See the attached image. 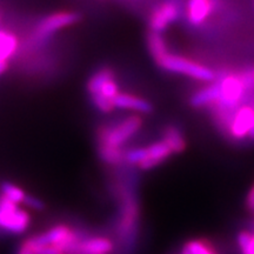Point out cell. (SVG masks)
<instances>
[{"label": "cell", "mask_w": 254, "mask_h": 254, "mask_svg": "<svg viewBox=\"0 0 254 254\" xmlns=\"http://www.w3.org/2000/svg\"><path fill=\"white\" fill-rule=\"evenodd\" d=\"M163 141L168 146L172 154H182L186 151L187 141L179 127L170 125L164 129Z\"/></svg>", "instance_id": "cell-13"}, {"label": "cell", "mask_w": 254, "mask_h": 254, "mask_svg": "<svg viewBox=\"0 0 254 254\" xmlns=\"http://www.w3.org/2000/svg\"><path fill=\"white\" fill-rule=\"evenodd\" d=\"M227 133L233 140L250 139L254 141V107L240 106L232 119Z\"/></svg>", "instance_id": "cell-6"}, {"label": "cell", "mask_w": 254, "mask_h": 254, "mask_svg": "<svg viewBox=\"0 0 254 254\" xmlns=\"http://www.w3.org/2000/svg\"><path fill=\"white\" fill-rule=\"evenodd\" d=\"M86 90L98 111L101 113H111L114 110L113 100L120 92L112 68L97 69L88 79Z\"/></svg>", "instance_id": "cell-1"}, {"label": "cell", "mask_w": 254, "mask_h": 254, "mask_svg": "<svg viewBox=\"0 0 254 254\" xmlns=\"http://www.w3.org/2000/svg\"><path fill=\"white\" fill-rule=\"evenodd\" d=\"M30 222L26 211L4 195L0 196V230L9 234H21L26 232Z\"/></svg>", "instance_id": "cell-4"}, {"label": "cell", "mask_w": 254, "mask_h": 254, "mask_svg": "<svg viewBox=\"0 0 254 254\" xmlns=\"http://www.w3.org/2000/svg\"><path fill=\"white\" fill-rule=\"evenodd\" d=\"M114 109L132 111V112L148 114L153 111V106L148 100L129 93H119L113 100Z\"/></svg>", "instance_id": "cell-11"}, {"label": "cell", "mask_w": 254, "mask_h": 254, "mask_svg": "<svg viewBox=\"0 0 254 254\" xmlns=\"http://www.w3.org/2000/svg\"><path fill=\"white\" fill-rule=\"evenodd\" d=\"M19 40L12 32L0 30V62H7L17 53Z\"/></svg>", "instance_id": "cell-14"}, {"label": "cell", "mask_w": 254, "mask_h": 254, "mask_svg": "<svg viewBox=\"0 0 254 254\" xmlns=\"http://www.w3.org/2000/svg\"><path fill=\"white\" fill-rule=\"evenodd\" d=\"M213 9V0H189L186 8L187 21L194 27L201 26L212 14Z\"/></svg>", "instance_id": "cell-9"}, {"label": "cell", "mask_w": 254, "mask_h": 254, "mask_svg": "<svg viewBox=\"0 0 254 254\" xmlns=\"http://www.w3.org/2000/svg\"><path fill=\"white\" fill-rule=\"evenodd\" d=\"M98 152H99L101 160L109 165L122 164L124 161V155H125V152L123 150L105 147V146H98Z\"/></svg>", "instance_id": "cell-18"}, {"label": "cell", "mask_w": 254, "mask_h": 254, "mask_svg": "<svg viewBox=\"0 0 254 254\" xmlns=\"http://www.w3.org/2000/svg\"><path fill=\"white\" fill-rule=\"evenodd\" d=\"M8 68V63L7 62H0V77H1L4 73L7 71Z\"/></svg>", "instance_id": "cell-21"}, {"label": "cell", "mask_w": 254, "mask_h": 254, "mask_svg": "<svg viewBox=\"0 0 254 254\" xmlns=\"http://www.w3.org/2000/svg\"><path fill=\"white\" fill-rule=\"evenodd\" d=\"M245 206L247 211H250L251 213H254V184L251 186L249 192H247V195L245 199Z\"/></svg>", "instance_id": "cell-20"}, {"label": "cell", "mask_w": 254, "mask_h": 254, "mask_svg": "<svg viewBox=\"0 0 254 254\" xmlns=\"http://www.w3.org/2000/svg\"><path fill=\"white\" fill-rule=\"evenodd\" d=\"M23 204L27 206L28 208L34 209V211H43V209H45V204H44L43 200L32 194H26V198H25Z\"/></svg>", "instance_id": "cell-19"}, {"label": "cell", "mask_w": 254, "mask_h": 254, "mask_svg": "<svg viewBox=\"0 0 254 254\" xmlns=\"http://www.w3.org/2000/svg\"><path fill=\"white\" fill-rule=\"evenodd\" d=\"M171 155H173L172 152L163 140L155 141L153 144L142 147V160L138 167L144 171L152 170L168 160Z\"/></svg>", "instance_id": "cell-8"}, {"label": "cell", "mask_w": 254, "mask_h": 254, "mask_svg": "<svg viewBox=\"0 0 254 254\" xmlns=\"http://www.w3.org/2000/svg\"><path fill=\"white\" fill-rule=\"evenodd\" d=\"M0 190H1V195L7 198L11 201L15 202V204H23L25 198H26V193L25 190L13 183L9 182H2L0 184Z\"/></svg>", "instance_id": "cell-16"}, {"label": "cell", "mask_w": 254, "mask_h": 254, "mask_svg": "<svg viewBox=\"0 0 254 254\" xmlns=\"http://www.w3.org/2000/svg\"><path fill=\"white\" fill-rule=\"evenodd\" d=\"M80 20V15L71 11H60L56 13L49 14L47 17L38 23L36 28V36L39 39L50 38L57 32L62 31L63 28L69 27L77 24Z\"/></svg>", "instance_id": "cell-5"}, {"label": "cell", "mask_w": 254, "mask_h": 254, "mask_svg": "<svg viewBox=\"0 0 254 254\" xmlns=\"http://www.w3.org/2000/svg\"><path fill=\"white\" fill-rule=\"evenodd\" d=\"M141 126L142 119L138 114L126 117L113 125L103 126L98 133V146L123 150V146L138 133Z\"/></svg>", "instance_id": "cell-2"}, {"label": "cell", "mask_w": 254, "mask_h": 254, "mask_svg": "<svg viewBox=\"0 0 254 254\" xmlns=\"http://www.w3.org/2000/svg\"><path fill=\"white\" fill-rule=\"evenodd\" d=\"M185 247L190 254H219L213 244L206 239L190 240Z\"/></svg>", "instance_id": "cell-17"}, {"label": "cell", "mask_w": 254, "mask_h": 254, "mask_svg": "<svg viewBox=\"0 0 254 254\" xmlns=\"http://www.w3.org/2000/svg\"><path fill=\"white\" fill-rule=\"evenodd\" d=\"M253 74H254V69H253Z\"/></svg>", "instance_id": "cell-23"}, {"label": "cell", "mask_w": 254, "mask_h": 254, "mask_svg": "<svg viewBox=\"0 0 254 254\" xmlns=\"http://www.w3.org/2000/svg\"><path fill=\"white\" fill-rule=\"evenodd\" d=\"M220 95V84L215 77V80L208 86L200 88L194 92L190 98V105L194 109H202V107L213 106Z\"/></svg>", "instance_id": "cell-12"}, {"label": "cell", "mask_w": 254, "mask_h": 254, "mask_svg": "<svg viewBox=\"0 0 254 254\" xmlns=\"http://www.w3.org/2000/svg\"><path fill=\"white\" fill-rule=\"evenodd\" d=\"M157 65L164 71L176 74H182L200 81H214L217 74L207 66L196 63L185 57L173 55L168 52L163 59L159 60Z\"/></svg>", "instance_id": "cell-3"}, {"label": "cell", "mask_w": 254, "mask_h": 254, "mask_svg": "<svg viewBox=\"0 0 254 254\" xmlns=\"http://www.w3.org/2000/svg\"><path fill=\"white\" fill-rule=\"evenodd\" d=\"M180 17V7L178 2L167 0L163 4L157 6L148 19V26L151 32L155 33H163L171 25L176 23Z\"/></svg>", "instance_id": "cell-7"}, {"label": "cell", "mask_w": 254, "mask_h": 254, "mask_svg": "<svg viewBox=\"0 0 254 254\" xmlns=\"http://www.w3.org/2000/svg\"><path fill=\"white\" fill-rule=\"evenodd\" d=\"M146 43H147L148 52H150L152 59L154 60L155 64L159 60L163 59L168 53L166 41H165L160 33H155V32L150 31V33L147 34V38H146Z\"/></svg>", "instance_id": "cell-15"}, {"label": "cell", "mask_w": 254, "mask_h": 254, "mask_svg": "<svg viewBox=\"0 0 254 254\" xmlns=\"http://www.w3.org/2000/svg\"><path fill=\"white\" fill-rule=\"evenodd\" d=\"M18 254H23V253H19V252H18Z\"/></svg>", "instance_id": "cell-22"}, {"label": "cell", "mask_w": 254, "mask_h": 254, "mask_svg": "<svg viewBox=\"0 0 254 254\" xmlns=\"http://www.w3.org/2000/svg\"><path fill=\"white\" fill-rule=\"evenodd\" d=\"M113 251V243L109 238L90 237L78 241L71 254H109Z\"/></svg>", "instance_id": "cell-10"}]
</instances>
